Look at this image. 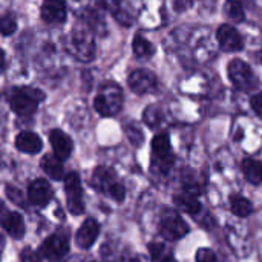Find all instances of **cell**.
Instances as JSON below:
<instances>
[{"mask_svg":"<svg viewBox=\"0 0 262 262\" xmlns=\"http://www.w3.org/2000/svg\"><path fill=\"white\" fill-rule=\"evenodd\" d=\"M147 247H149V255H150L152 262H158L164 255H166V247H164L163 243L154 241V243H150Z\"/></svg>","mask_w":262,"mask_h":262,"instance_id":"cell-30","label":"cell"},{"mask_svg":"<svg viewBox=\"0 0 262 262\" xmlns=\"http://www.w3.org/2000/svg\"><path fill=\"white\" fill-rule=\"evenodd\" d=\"M201 192H203V189L196 183V180L192 175H186L183 178L180 190L173 195V203L180 210L196 218L200 215V212L203 210V204L200 200Z\"/></svg>","mask_w":262,"mask_h":262,"instance_id":"cell-4","label":"cell"},{"mask_svg":"<svg viewBox=\"0 0 262 262\" xmlns=\"http://www.w3.org/2000/svg\"><path fill=\"white\" fill-rule=\"evenodd\" d=\"M71 262H72V261H71ZM88 262H94V261H88Z\"/></svg>","mask_w":262,"mask_h":262,"instance_id":"cell-39","label":"cell"},{"mask_svg":"<svg viewBox=\"0 0 262 262\" xmlns=\"http://www.w3.org/2000/svg\"><path fill=\"white\" fill-rule=\"evenodd\" d=\"M5 63H6V61H5V52L0 49V74H2L3 69H5Z\"/></svg>","mask_w":262,"mask_h":262,"instance_id":"cell-36","label":"cell"},{"mask_svg":"<svg viewBox=\"0 0 262 262\" xmlns=\"http://www.w3.org/2000/svg\"><path fill=\"white\" fill-rule=\"evenodd\" d=\"M6 195H8V198H9L12 203L18 204V206H23V193H21L17 187L8 184V186H6Z\"/></svg>","mask_w":262,"mask_h":262,"instance_id":"cell-32","label":"cell"},{"mask_svg":"<svg viewBox=\"0 0 262 262\" xmlns=\"http://www.w3.org/2000/svg\"><path fill=\"white\" fill-rule=\"evenodd\" d=\"M143 120L144 123L150 127V129H157L160 127L164 120H166V115H164V109L158 104H150L146 107L144 114H143Z\"/></svg>","mask_w":262,"mask_h":262,"instance_id":"cell-25","label":"cell"},{"mask_svg":"<svg viewBox=\"0 0 262 262\" xmlns=\"http://www.w3.org/2000/svg\"><path fill=\"white\" fill-rule=\"evenodd\" d=\"M239 226L241 224H230L227 227V241H229V244L233 249L236 256L246 258L249 255V252H252L250 250L252 246H250L247 232Z\"/></svg>","mask_w":262,"mask_h":262,"instance_id":"cell-14","label":"cell"},{"mask_svg":"<svg viewBox=\"0 0 262 262\" xmlns=\"http://www.w3.org/2000/svg\"><path fill=\"white\" fill-rule=\"evenodd\" d=\"M43 100H45V94L40 89L29 88V86L14 88L9 91L8 95L11 111L21 118H31L37 112V107Z\"/></svg>","mask_w":262,"mask_h":262,"instance_id":"cell-3","label":"cell"},{"mask_svg":"<svg viewBox=\"0 0 262 262\" xmlns=\"http://www.w3.org/2000/svg\"><path fill=\"white\" fill-rule=\"evenodd\" d=\"M71 244H69V238L60 232L49 235L38 247L37 253L40 255V258L48 259L51 262H60L64 259L69 253Z\"/></svg>","mask_w":262,"mask_h":262,"instance_id":"cell-8","label":"cell"},{"mask_svg":"<svg viewBox=\"0 0 262 262\" xmlns=\"http://www.w3.org/2000/svg\"><path fill=\"white\" fill-rule=\"evenodd\" d=\"M69 54L78 61H91L95 57V40L88 26L77 25L66 38Z\"/></svg>","mask_w":262,"mask_h":262,"instance_id":"cell-5","label":"cell"},{"mask_svg":"<svg viewBox=\"0 0 262 262\" xmlns=\"http://www.w3.org/2000/svg\"><path fill=\"white\" fill-rule=\"evenodd\" d=\"M100 235V224L94 218L84 220V223L80 226V229L75 233V244L81 250H89L98 239Z\"/></svg>","mask_w":262,"mask_h":262,"instance_id":"cell-15","label":"cell"},{"mask_svg":"<svg viewBox=\"0 0 262 262\" xmlns=\"http://www.w3.org/2000/svg\"><path fill=\"white\" fill-rule=\"evenodd\" d=\"M20 262H41V258L37 252L31 250L29 247H25L20 252Z\"/></svg>","mask_w":262,"mask_h":262,"instance_id":"cell-33","label":"cell"},{"mask_svg":"<svg viewBox=\"0 0 262 262\" xmlns=\"http://www.w3.org/2000/svg\"><path fill=\"white\" fill-rule=\"evenodd\" d=\"M230 212L238 218H247L253 213V204L249 198L243 195H232L229 200Z\"/></svg>","mask_w":262,"mask_h":262,"instance_id":"cell-24","label":"cell"},{"mask_svg":"<svg viewBox=\"0 0 262 262\" xmlns=\"http://www.w3.org/2000/svg\"><path fill=\"white\" fill-rule=\"evenodd\" d=\"M196 262H218V258L212 249H200L196 252Z\"/></svg>","mask_w":262,"mask_h":262,"instance_id":"cell-31","label":"cell"},{"mask_svg":"<svg viewBox=\"0 0 262 262\" xmlns=\"http://www.w3.org/2000/svg\"><path fill=\"white\" fill-rule=\"evenodd\" d=\"M15 29H17V23H15V18L11 14L0 15V34L11 35V34L15 32Z\"/></svg>","mask_w":262,"mask_h":262,"instance_id":"cell-29","label":"cell"},{"mask_svg":"<svg viewBox=\"0 0 262 262\" xmlns=\"http://www.w3.org/2000/svg\"><path fill=\"white\" fill-rule=\"evenodd\" d=\"M227 74L232 81V84L243 92H249L256 86V77L252 71V68L243 61V60H232L227 66Z\"/></svg>","mask_w":262,"mask_h":262,"instance_id":"cell-10","label":"cell"},{"mask_svg":"<svg viewBox=\"0 0 262 262\" xmlns=\"http://www.w3.org/2000/svg\"><path fill=\"white\" fill-rule=\"evenodd\" d=\"M63 186H64V195H66V206L68 210L78 216L81 213H84V198H83V187H81V181L77 172H69L66 173L64 180H63Z\"/></svg>","mask_w":262,"mask_h":262,"instance_id":"cell-9","label":"cell"},{"mask_svg":"<svg viewBox=\"0 0 262 262\" xmlns=\"http://www.w3.org/2000/svg\"><path fill=\"white\" fill-rule=\"evenodd\" d=\"M250 106H252V109H253L258 115H262V92L253 95V97L250 98Z\"/></svg>","mask_w":262,"mask_h":262,"instance_id":"cell-34","label":"cell"},{"mask_svg":"<svg viewBox=\"0 0 262 262\" xmlns=\"http://www.w3.org/2000/svg\"><path fill=\"white\" fill-rule=\"evenodd\" d=\"M40 167L41 170L52 180L60 181L64 180V167H63V161L58 160L55 155H45L40 161Z\"/></svg>","mask_w":262,"mask_h":262,"instance_id":"cell-23","label":"cell"},{"mask_svg":"<svg viewBox=\"0 0 262 262\" xmlns=\"http://www.w3.org/2000/svg\"><path fill=\"white\" fill-rule=\"evenodd\" d=\"M132 49H134V54L138 58H150L155 54V46L144 35H141V34H137L134 37Z\"/></svg>","mask_w":262,"mask_h":262,"instance_id":"cell-26","label":"cell"},{"mask_svg":"<svg viewBox=\"0 0 262 262\" xmlns=\"http://www.w3.org/2000/svg\"><path fill=\"white\" fill-rule=\"evenodd\" d=\"M224 14L229 20L235 21V23H241L246 18L244 14V5L243 0H227L224 3Z\"/></svg>","mask_w":262,"mask_h":262,"instance_id":"cell-27","label":"cell"},{"mask_svg":"<svg viewBox=\"0 0 262 262\" xmlns=\"http://www.w3.org/2000/svg\"><path fill=\"white\" fill-rule=\"evenodd\" d=\"M258 220H259V223H261V227H262V209L259 210V216H258Z\"/></svg>","mask_w":262,"mask_h":262,"instance_id":"cell-38","label":"cell"},{"mask_svg":"<svg viewBox=\"0 0 262 262\" xmlns=\"http://www.w3.org/2000/svg\"><path fill=\"white\" fill-rule=\"evenodd\" d=\"M3 249H5V238L0 235V256H2V253H3Z\"/></svg>","mask_w":262,"mask_h":262,"instance_id":"cell-37","label":"cell"},{"mask_svg":"<svg viewBox=\"0 0 262 262\" xmlns=\"http://www.w3.org/2000/svg\"><path fill=\"white\" fill-rule=\"evenodd\" d=\"M89 183L97 192L114 200L115 203H123L126 198V187L112 167L97 166L92 172Z\"/></svg>","mask_w":262,"mask_h":262,"instance_id":"cell-2","label":"cell"},{"mask_svg":"<svg viewBox=\"0 0 262 262\" xmlns=\"http://www.w3.org/2000/svg\"><path fill=\"white\" fill-rule=\"evenodd\" d=\"M216 38H218L221 49L226 52H236V51H241L244 48L243 35L230 25L220 26V29L216 32Z\"/></svg>","mask_w":262,"mask_h":262,"instance_id":"cell-16","label":"cell"},{"mask_svg":"<svg viewBox=\"0 0 262 262\" xmlns=\"http://www.w3.org/2000/svg\"><path fill=\"white\" fill-rule=\"evenodd\" d=\"M49 143H51V147L54 150V155L58 160L66 161L72 155L74 143L66 132H63L60 129H52L49 132Z\"/></svg>","mask_w":262,"mask_h":262,"instance_id":"cell-17","label":"cell"},{"mask_svg":"<svg viewBox=\"0 0 262 262\" xmlns=\"http://www.w3.org/2000/svg\"><path fill=\"white\" fill-rule=\"evenodd\" d=\"M81 18L84 21V25L95 34H100V35H104L107 32V28H106V21H104V17H103V12L97 8H86L83 9L81 12Z\"/></svg>","mask_w":262,"mask_h":262,"instance_id":"cell-21","label":"cell"},{"mask_svg":"<svg viewBox=\"0 0 262 262\" xmlns=\"http://www.w3.org/2000/svg\"><path fill=\"white\" fill-rule=\"evenodd\" d=\"M123 91L114 81H106L100 86L94 100V107L101 117H115L123 107Z\"/></svg>","mask_w":262,"mask_h":262,"instance_id":"cell-6","label":"cell"},{"mask_svg":"<svg viewBox=\"0 0 262 262\" xmlns=\"http://www.w3.org/2000/svg\"><path fill=\"white\" fill-rule=\"evenodd\" d=\"M15 147L21 154L37 155L43 149V141H41V138L37 134L29 132V130H23V132H20L15 137Z\"/></svg>","mask_w":262,"mask_h":262,"instance_id":"cell-20","label":"cell"},{"mask_svg":"<svg viewBox=\"0 0 262 262\" xmlns=\"http://www.w3.org/2000/svg\"><path fill=\"white\" fill-rule=\"evenodd\" d=\"M241 170L247 183L253 186L262 184V161L255 158H244L241 163Z\"/></svg>","mask_w":262,"mask_h":262,"instance_id":"cell-22","label":"cell"},{"mask_svg":"<svg viewBox=\"0 0 262 262\" xmlns=\"http://www.w3.org/2000/svg\"><path fill=\"white\" fill-rule=\"evenodd\" d=\"M121 262H149L147 258H144L143 255H130V253H124L121 258H120Z\"/></svg>","mask_w":262,"mask_h":262,"instance_id":"cell-35","label":"cell"},{"mask_svg":"<svg viewBox=\"0 0 262 262\" xmlns=\"http://www.w3.org/2000/svg\"><path fill=\"white\" fill-rule=\"evenodd\" d=\"M150 170L155 177L166 178L175 164V155L172 152V143L167 132H160L152 138L150 144Z\"/></svg>","mask_w":262,"mask_h":262,"instance_id":"cell-1","label":"cell"},{"mask_svg":"<svg viewBox=\"0 0 262 262\" xmlns=\"http://www.w3.org/2000/svg\"><path fill=\"white\" fill-rule=\"evenodd\" d=\"M41 18L48 25H58L66 20L64 0H45L41 5Z\"/></svg>","mask_w":262,"mask_h":262,"instance_id":"cell-18","label":"cell"},{"mask_svg":"<svg viewBox=\"0 0 262 262\" xmlns=\"http://www.w3.org/2000/svg\"><path fill=\"white\" fill-rule=\"evenodd\" d=\"M189 226L178 210L164 207L160 215L158 233L166 241H180L189 233Z\"/></svg>","mask_w":262,"mask_h":262,"instance_id":"cell-7","label":"cell"},{"mask_svg":"<svg viewBox=\"0 0 262 262\" xmlns=\"http://www.w3.org/2000/svg\"><path fill=\"white\" fill-rule=\"evenodd\" d=\"M101 5L106 11H109L115 20L123 26H130L134 21V14L130 6L124 0H101Z\"/></svg>","mask_w":262,"mask_h":262,"instance_id":"cell-19","label":"cell"},{"mask_svg":"<svg viewBox=\"0 0 262 262\" xmlns=\"http://www.w3.org/2000/svg\"><path fill=\"white\" fill-rule=\"evenodd\" d=\"M127 83H129L130 91L138 94V95L155 92L157 88H158V80H157L155 74L147 71V69H135V71H132L129 74Z\"/></svg>","mask_w":262,"mask_h":262,"instance_id":"cell-12","label":"cell"},{"mask_svg":"<svg viewBox=\"0 0 262 262\" xmlns=\"http://www.w3.org/2000/svg\"><path fill=\"white\" fill-rule=\"evenodd\" d=\"M52 198H54V190L46 180L38 178V180L31 181V184L28 187L29 204H32L38 209H43L52 201Z\"/></svg>","mask_w":262,"mask_h":262,"instance_id":"cell-13","label":"cell"},{"mask_svg":"<svg viewBox=\"0 0 262 262\" xmlns=\"http://www.w3.org/2000/svg\"><path fill=\"white\" fill-rule=\"evenodd\" d=\"M0 226L14 239H21L25 236L26 227L21 213L11 210L2 200H0Z\"/></svg>","mask_w":262,"mask_h":262,"instance_id":"cell-11","label":"cell"},{"mask_svg":"<svg viewBox=\"0 0 262 262\" xmlns=\"http://www.w3.org/2000/svg\"><path fill=\"white\" fill-rule=\"evenodd\" d=\"M124 134H126L127 140L130 141V144L134 147L143 146V143H144V134H143V130H141V127H140L138 123H135V121L126 123L124 124Z\"/></svg>","mask_w":262,"mask_h":262,"instance_id":"cell-28","label":"cell"}]
</instances>
